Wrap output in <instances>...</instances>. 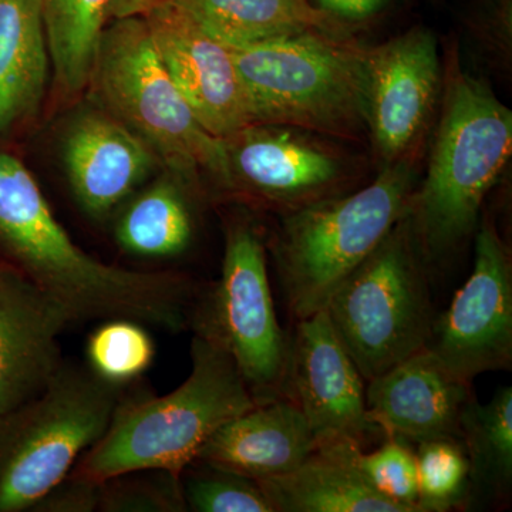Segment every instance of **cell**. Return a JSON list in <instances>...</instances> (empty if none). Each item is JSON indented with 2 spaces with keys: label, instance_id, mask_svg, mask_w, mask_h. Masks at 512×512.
I'll list each match as a JSON object with an SVG mask.
<instances>
[{
  "label": "cell",
  "instance_id": "cell-4",
  "mask_svg": "<svg viewBox=\"0 0 512 512\" xmlns=\"http://www.w3.org/2000/svg\"><path fill=\"white\" fill-rule=\"evenodd\" d=\"M252 124L355 137L369 127V49L345 32L308 30L227 46Z\"/></svg>",
  "mask_w": 512,
  "mask_h": 512
},
{
  "label": "cell",
  "instance_id": "cell-22",
  "mask_svg": "<svg viewBox=\"0 0 512 512\" xmlns=\"http://www.w3.org/2000/svg\"><path fill=\"white\" fill-rule=\"evenodd\" d=\"M460 441L468 460V501L507 505L512 491V387L497 390L490 402L471 396L460 417Z\"/></svg>",
  "mask_w": 512,
  "mask_h": 512
},
{
  "label": "cell",
  "instance_id": "cell-26",
  "mask_svg": "<svg viewBox=\"0 0 512 512\" xmlns=\"http://www.w3.org/2000/svg\"><path fill=\"white\" fill-rule=\"evenodd\" d=\"M416 446L419 512L467 508L468 460L461 441L427 440Z\"/></svg>",
  "mask_w": 512,
  "mask_h": 512
},
{
  "label": "cell",
  "instance_id": "cell-3",
  "mask_svg": "<svg viewBox=\"0 0 512 512\" xmlns=\"http://www.w3.org/2000/svg\"><path fill=\"white\" fill-rule=\"evenodd\" d=\"M443 110L426 180L407 208L424 265L439 264L478 225L485 195L512 153V113L490 87L448 67Z\"/></svg>",
  "mask_w": 512,
  "mask_h": 512
},
{
  "label": "cell",
  "instance_id": "cell-23",
  "mask_svg": "<svg viewBox=\"0 0 512 512\" xmlns=\"http://www.w3.org/2000/svg\"><path fill=\"white\" fill-rule=\"evenodd\" d=\"M113 0H40L50 64L66 99L89 89Z\"/></svg>",
  "mask_w": 512,
  "mask_h": 512
},
{
  "label": "cell",
  "instance_id": "cell-8",
  "mask_svg": "<svg viewBox=\"0 0 512 512\" xmlns=\"http://www.w3.org/2000/svg\"><path fill=\"white\" fill-rule=\"evenodd\" d=\"M325 311L365 382L426 348L436 313L407 212L336 288Z\"/></svg>",
  "mask_w": 512,
  "mask_h": 512
},
{
  "label": "cell",
  "instance_id": "cell-6",
  "mask_svg": "<svg viewBox=\"0 0 512 512\" xmlns=\"http://www.w3.org/2000/svg\"><path fill=\"white\" fill-rule=\"evenodd\" d=\"M416 175L406 160L384 164L369 185L286 212L274 241L289 311H323L336 288L372 254L409 208Z\"/></svg>",
  "mask_w": 512,
  "mask_h": 512
},
{
  "label": "cell",
  "instance_id": "cell-2",
  "mask_svg": "<svg viewBox=\"0 0 512 512\" xmlns=\"http://www.w3.org/2000/svg\"><path fill=\"white\" fill-rule=\"evenodd\" d=\"M191 359L190 376L174 392L123 393L109 427L70 474L97 484L136 471L181 476L215 431L258 404L224 350L194 335Z\"/></svg>",
  "mask_w": 512,
  "mask_h": 512
},
{
  "label": "cell",
  "instance_id": "cell-20",
  "mask_svg": "<svg viewBox=\"0 0 512 512\" xmlns=\"http://www.w3.org/2000/svg\"><path fill=\"white\" fill-rule=\"evenodd\" d=\"M274 512H402L373 493L350 464L318 447L284 476L258 481Z\"/></svg>",
  "mask_w": 512,
  "mask_h": 512
},
{
  "label": "cell",
  "instance_id": "cell-27",
  "mask_svg": "<svg viewBox=\"0 0 512 512\" xmlns=\"http://www.w3.org/2000/svg\"><path fill=\"white\" fill-rule=\"evenodd\" d=\"M86 353L89 367L97 376L127 386L151 366L156 349L141 323L109 319L90 335Z\"/></svg>",
  "mask_w": 512,
  "mask_h": 512
},
{
  "label": "cell",
  "instance_id": "cell-17",
  "mask_svg": "<svg viewBox=\"0 0 512 512\" xmlns=\"http://www.w3.org/2000/svg\"><path fill=\"white\" fill-rule=\"evenodd\" d=\"M62 156L74 197L94 218L116 210L160 164L143 138L101 107L70 121Z\"/></svg>",
  "mask_w": 512,
  "mask_h": 512
},
{
  "label": "cell",
  "instance_id": "cell-5",
  "mask_svg": "<svg viewBox=\"0 0 512 512\" xmlns=\"http://www.w3.org/2000/svg\"><path fill=\"white\" fill-rule=\"evenodd\" d=\"M89 87L101 109L143 138L185 190L201 194L208 180L227 191L224 141L195 117L158 57L143 16L107 26Z\"/></svg>",
  "mask_w": 512,
  "mask_h": 512
},
{
  "label": "cell",
  "instance_id": "cell-32",
  "mask_svg": "<svg viewBox=\"0 0 512 512\" xmlns=\"http://www.w3.org/2000/svg\"><path fill=\"white\" fill-rule=\"evenodd\" d=\"M161 0H113L110 8V19L133 18L143 16Z\"/></svg>",
  "mask_w": 512,
  "mask_h": 512
},
{
  "label": "cell",
  "instance_id": "cell-13",
  "mask_svg": "<svg viewBox=\"0 0 512 512\" xmlns=\"http://www.w3.org/2000/svg\"><path fill=\"white\" fill-rule=\"evenodd\" d=\"M228 187L285 212L338 195L343 165L335 153L276 124H251L225 138Z\"/></svg>",
  "mask_w": 512,
  "mask_h": 512
},
{
  "label": "cell",
  "instance_id": "cell-29",
  "mask_svg": "<svg viewBox=\"0 0 512 512\" xmlns=\"http://www.w3.org/2000/svg\"><path fill=\"white\" fill-rule=\"evenodd\" d=\"M101 484V511H188L181 476L168 471H137Z\"/></svg>",
  "mask_w": 512,
  "mask_h": 512
},
{
  "label": "cell",
  "instance_id": "cell-12",
  "mask_svg": "<svg viewBox=\"0 0 512 512\" xmlns=\"http://www.w3.org/2000/svg\"><path fill=\"white\" fill-rule=\"evenodd\" d=\"M143 19L165 70L208 133L225 140L251 126L247 96L224 43L170 0Z\"/></svg>",
  "mask_w": 512,
  "mask_h": 512
},
{
  "label": "cell",
  "instance_id": "cell-25",
  "mask_svg": "<svg viewBox=\"0 0 512 512\" xmlns=\"http://www.w3.org/2000/svg\"><path fill=\"white\" fill-rule=\"evenodd\" d=\"M352 466L363 483L402 512H419L416 454L407 441L386 437L382 446L366 453L363 447L349 443L320 446Z\"/></svg>",
  "mask_w": 512,
  "mask_h": 512
},
{
  "label": "cell",
  "instance_id": "cell-31",
  "mask_svg": "<svg viewBox=\"0 0 512 512\" xmlns=\"http://www.w3.org/2000/svg\"><path fill=\"white\" fill-rule=\"evenodd\" d=\"M316 6L335 19L363 20L376 15L387 0H315Z\"/></svg>",
  "mask_w": 512,
  "mask_h": 512
},
{
  "label": "cell",
  "instance_id": "cell-30",
  "mask_svg": "<svg viewBox=\"0 0 512 512\" xmlns=\"http://www.w3.org/2000/svg\"><path fill=\"white\" fill-rule=\"evenodd\" d=\"M101 484L69 474L32 511L90 512L99 510Z\"/></svg>",
  "mask_w": 512,
  "mask_h": 512
},
{
  "label": "cell",
  "instance_id": "cell-15",
  "mask_svg": "<svg viewBox=\"0 0 512 512\" xmlns=\"http://www.w3.org/2000/svg\"><path fill=\"white\" fill-rule=\"evenodd\" d=\"M72 316L18 269L0 262V416L43 392L64 360Z\"/></svg>",
  "mask_w": 512,
  "mask_h": 512
},
{
  "label": "cell",
  "instance_id": "cell-7",
  "mask_svg": "<svg viewBox=\"0 0 512 512\" xmlns=\"http://www.w3.org/2000/svg\"><path fill=\"white\" fill-rule=\"evenodd\" d=\"M126 386L64 363L52 383L0 416V512L32 511L103 436Z\"/></svg>",
  "mask_w": 512,
  "mask_h": 512
},
{
  "label": "cell",
  "instance_id": "cell-18",
  "mask_svg": "<svg viewBox=\"0 0 512 512\" xmlns=\"http://www.w3.org/2000/svg\"><path fill=\"white\" fill-rule=\"evenodd\" d=\"M316 448L301 409L281 397L229 420L212 434L195 461L264 481L289 473Z\"/></svg>",
  "mask_w": 512,
  "mask_h": 512
},
{
  "label": "cell",
  "instance_id": "cell-16",
  "mask_svg": "<svg viewBox=\"0 0 512 512\" xmlns=\"http://www.w3.org/2000/svg\"><path fill=\"white\" fill-rule=\"evenodd\" d=\"M367 383V416L384 437L414 446L460 440L461 413L474 394L471 383L448 370L427 346Z\"/></svg>",
  "mask_w": 512,
  "mask_h": 512
},
{
  "label": "cell",
  "instance_id": "cell-9",
  "mask_svg": "<svg viewBox=\"0 0 512 512\" xmlns=\"http://www.w3.org/2000/svg\"><path fill=\"white\" fill-rule=\"evenodd\" d=\"M190 325L231 356L256 402L288 397L291 339L276 319L264 239L248 218L228 221L220 279L200 289Z\"/></svg>",
  "mask_w": 512,
  "mask_h": 512
},
{
  "label": "cell",
  "instance_id": "cell-24",
  "mask_svg": "<svg viewBox=\"0 0 512 512\" xmlns=\"http://www.w3.org/2000/svg\"><path fill=\"white\" fill-rule=\"evenodd\" d=\"M185 192L170 174L141 192L117 222L120 247L141 258H174L187 251L194 218Z\"/></svg>",
  "mask_w": 512,
  "mask_h": 512
},
{
  "label": "cell",
  "instance_id": "cell-11",
  "mask_svg": "<svg viewBox=\"0 0 512 512\" xmlns=\"http://www.w3.org/2000/svg\"><path fill=\"white\" fill-rule=\"evenodd\" d=\"M288 397L301 409L318 447H365L382 436L367 416L365 380L325 309L298 320L289 352Z\"/></svg>",
  "mask_w": 512,
  "mask_h": 512
},
{
  "label": "cell",
  "instance_id": "cell-10",
  "mask_svg": "<svg viewBox=\"0 0 512 512\" xmlns=\"http://www.w3.org/2000/svg\"><path fill=\"white\" fill-rule=\"evenodd\" d=\"M427 348L466 382L512 367V262L497 227H478L474 268L446 312L436 315Z\"/></svg>",
  "mask_w": 512,
  "mask_h": 512
},
{
  "label": "cell",
  "instance_id": "cell-21",
  "mask_svg": "<svg viewBox=\"0 0 512 512\" xmlns=\"http://www.w3.org/2000/svg\"><path fill=\"white\" fill-rule=\"evenodd\" d=\"M225 46L249 45L308 30L345 32L311 0H170Z\"/></svg>",
  "mask_w": 512,
  "mask_h": 512
},
{
  "label": "cell",
  "instance_id": "cell-1",
  "mask_svg": "<svg viewBox=\"0 0 512 512\" xmlns=\"http://www.w3.org/2000/svg\"><path fill=\"white\" fill-rule=\"evenodd\" d=\"M0 262L22 272L77 320L130 319L178 332L200 288L175 272L97 261L74 244L18 157L0 150Z\"/></svg>",
  "mask_w": 512,
  "mask_h": 512
},
{
  "label": "cell",
  "instance_id": "cell-14",
  "mask_svg": "<svg viewBox=\"0 0 512 512\" xmlns=\"http://www.w3.org/2000/svg\"><path fill=\"white\" fill-rule=\"evenodd\" d=\"M369 128L386 164L404 160L427 126L441 86L437 40L423 26L369 49Z\"/></svg>",
  "mask_w": 512,
  "mask_h": 512
},
{
  "label": "cell",
  "instance_id": "cell-28",
  "mask_svg": "<svg viewBox=\"0 0 512 512\" xmlns=\"http://www.w3.org/2000/svg\"><path fill=\"white\" fill-rule=\"evenodd\" d=\"M187 510L197 512H274L258 481L194 461L181 473Z\"/></svg>",
  "mask_w": 512,
  "mask_h": 512
},
{
  "label": "cell",
  "instance_id": "cell-19",
  "mask_svg": "<svg viewBox=\"0 0 512 512\" xmlns=\"http://www.w3.org/2000/svg\"><path fill=\"white\" fill-rule=\"evenodd\" d=\"M49 69L40 0H0V141L36 116Z\"/></svg>",
  "mask_w": 512,
  "mask_h": 512
}]
</instances>
